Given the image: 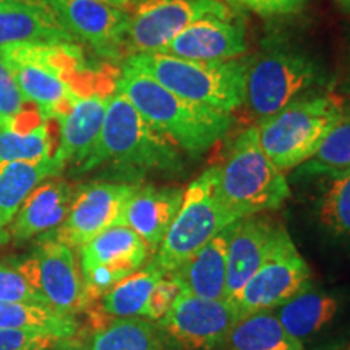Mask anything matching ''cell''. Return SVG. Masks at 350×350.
I'll return each mask as SVG.
<instances>
[{
    "instance_id": "cell-1",
    "label": "cell",
    "mask_w": 350,
    "mask_h": 350,
    "mask_svg": "<svg viewBox=\"0 0 350 350\" xmlns=\"http://www.w3.org/2000/svg\"><path fill=\"white\" fill-rule=\"evenodd\" d=\"M116 90L159 133L191 154L208 151L230 129V113L182 98L126 65H122Z\"/></svg>"
},
{
    "instance_id": "cell-2",
    "label": "cell",
    "mask_w": 350,
    "mask_h": 350,
    "mask_svg": "<svg viewBox=\"0 0 350 350\" xmlns=\"http://www.w3.org/2000/svg\"><path fill=\"white\" fill-rule=\"evenodd\" d=\"M106 163L165 172H177L183 165L178 148L144 120L133 104L117 90L109 98L103 129L93 150L78 165V170L88 172Z\"/></svg>"
},
{
    "instance_id": "cell-3",
    "label": "cell",
    "mask_w": 350,
    "mask_h": 350,
    "mask_svg": "<svg viewBox=\"0 0 350 350\" xmlns=\"http://www.w3.org/2000/svg\"><path fill=\"white\" fill-rule=\"evenodd\" d=\"M131 67L188 100L230 113L245 103L247 62H200L177 55L150 52L124 60Z\"/></svg>"
},
{
    "instance_id": "cell-4",
    "label": "cell",
    "mask_w": 350,
    "mask_h": 350,
    "mask_svg": "<svg viewBox=\"0 0 350 350\" xmlns=\"http://www.w3.org/2000/svg\"><path fill=\"white\" fill-rule=\"evenodd\" d=\"M332 94H306L258 122V138L266 156L282 172L304 165L344 113Z\"/></svg>"
},
{
    "instance_id": "cell-5",
    "label": "cell",
    "mask_w": 350,
    "mask_h": 350,
    "mask_svg": "<svg viewBox=\"0 0 350 350\" xmlns=\"http://www.w3.org/2000/svg\"><path fill=\"white\" fill-rule=\"evenodd\" d=\"M216 167L221 193L239 219L278 209L291 195L286 174L262 151L256 126L234 139Z\"/></svg>"
},
{
    "instance_id": "cell-6",
    "label": "cell",
    "mask_w": 350,
    "mask_h": 350,
    "mask_svg": "<svg viewBox=\"0 0 350 350\" xmlns=\"http://www.w3.org/2000/svg\"><path fill=\"white\" fill-rule=\"evenodd\" d=\"M239 221L219 188L217 167H209L187 187L177 216L157 248L154 261L174 273L219 232Z\"/></svg>"
},
{
    "instance_id": "cell-7",
    "label": "cell",
    "mask_w": 350,
    "mask_h": 350,
    "mask_svg": "<svg viewBox=\"0 0 350 350\" xmlns=\"http://www.w3.org/2000/svg\"><path fill=\"white\" fill-rule=\"evenodd\" d=\"M325 81L326 73L321 65L304 52H262L247 64L243 104L258 119H265Z\"/></svg>"
},
{
    "instance_id": "cell-8",
    "label": "cell",
    "mask_w": 350,
    "mask_h": 350,
    "mask_svg": "<svg viewBox=\"0 0 350 350\" xmlns=\"http://www.w3.org/2000/svg\"><path fill=\"white\" fill-rule=\"evenodd\" d=\"M0 60L10 70L23 98L41 109L46 119L64 116L80 99L65 75L62 51L57 44L0 47Z\"/></svg>"
},
{
    "instance_id": "cell-9",
    "label": "cell",
    "mask_w": 350,
    "mask_h": 350,
    "mask_svg": "<svg viewBox=\"0 0 350 350\" xmlns=\"http://www.w3.org/2000/svg\"><path fill=\"white\" fill-rule=\"evenodd\" d=\"M13 265L49 308L75 317L88 306L81 268L68 245L44 234L38 247Z\"/></svg>"
},
{
    "instance_id": "cell-10",
    "label": "cell",
    "mask_w": 350,
    "mask_h": 350,
    "mask_svg": "<svg viewBox=\"0 0 350 350\" xmlns=\"http://www.w3.org/2000/svg\"><path fill=\"white\" fill-rule=\"evenodd\" d=\"M126 52H161L187 26L204 16H234L222 0H138L131 3Z\"/></svg>"
},
{
    "instance_id": "cell-11",
    "label": "cell",
    "mask_w": 350,
    "mask_h": 350,
    "mask_svg": "<svg viewBox=\"0 0 350 350\" xmlns=\"http://www.w3.org/2000/svg\"><path fill=\"white\" fill-rule=\"evenodd\" d=\"M310 275L308 265L282 227L273 250L245 284L234 304L243 317L278 308L308 286Z\"/></svg>"
},
{
    "instance_id": "cell-12",
    "label": "cell",
    "mask_w": 350,
    "mask_h": 350,
    "mask_svg": "<svg viewBox=\"0 0 350 350\" xmlns=\"http://www.w3.org/2000/svg\"><path fill=\"white\" fill-rule=\"evenodd\" d=\"M242 317L234 301L204 299L180 291L159 323L169 339L178 347L211 350L224 342Z\"/></svg>"
},
{
    "instance_id": "cell-13",
    "label": "cell",
    "mask_w": 350,
    "mask_h": 350,
    "mask_svg": "<svg viewBox=\"0 0 350 350\" xmlns=\"http://www.w3.org/2000/svg\"><path fill=\"white\" fill-rule=\"evenodd\" d=\"M138 185L96 182L75 191L67 217L59 227L47 232L52 239L72 248H81L109 227L122 224L126 201Z\"/></svg>"
},
{
    "instance_id": "cell-14",
    "label": "cell",
    "mask_w": 350,
    "mask_h": 350,
    "mask_svg": "<svg viewBox=\"0 0 350 350\" xmlns=\"http://www.w3.org/2000/svg\"><path fill=\"white\" fill-rule=\"evenodd\" d=\"M64 28L107 60L129 57L126 33L129 10L113 7L103 0H47ZM124 59V60H125Z\"/></svg>"
},
{
    "instance_id": "cell-15",
    "label": "cell",
    "mask_w": 350,
    "mask_h": 350,
    "mask_svg": "<svg viewBox=\"0 0 350 350\" xmlns=\"http://www.w3.org/2000/svg\"><path fill=\"white\" fill-rule=\"evenodd\" d=\"M281 226L268 217L247 216L229 226L226 300L235 301L242 288L273 250Z\"/></svg>"
},
{
    "instance_id": "cell-16",
    "label": "cell",
    "mask_w": 350,
    "mask_h": 350,
    "mask_svg": "<svg viewBox=\"0 0 350 350\" xmlns=\"http://www.w3.org/2000/svg\"><path fill=\"white\" fill-rule=\"evenodd\" d=\"M161 52L200 62L235 60L247 52L243 25L234 16H204L187 26Z\"/></svg>"
},
{
    "instance_id": "cell-17",
    "label": "cell",
    "mask_w": 350,
    "mask_h": 350,
    "mask_svg": "<svg viewBox=\"0 0 350 350\" xmlns=\"http://www.w3.org/2000/svg\"><path fill=\"white\" fill-rule=\"evenodd\" d=\"M77 42L47 0H0V47Z\"/></svg>"
},
{
    "instance_id": "cell-18",
    "label": "cell",
    "mask_w": 350,
    "mask_h": 350,
    "mask_svg": "<svg viewBox=\"0 0 350 350\" xmlns=\"http://www.w3.org/2000/svg\"><path fill=\"white\" fill-rule=\"evenodd\" d=\"M77 188L59 175L34 188L7 229V242H25L54 230L67 217Z\"/></svg>"
},
{
    "instance_id": "cell-19",
    "label": "cell",
    "mask_w": 350,
    "mask_h": 350,
    "mask_svg": "<svg viewBox=\"0 0 350 350\" xmlns=\"http://www.w3.org/2000/svg\"><path fill=\"white\" fill-rule=\"evenodd\" d=\"M183 193L178 187H138L126 201L122 224L138 234L150 250H157L180 209Z\"/></svg>"
},
{
    "instance_id": "cell-20",
    "label": "cell",
    "mask_w": 350,
    "mask_h": 350,
    "mask_svg": "<svg viewBox=\"0 0 350 350\" xmlns=\"http://www.w3.org/2000/svg\"><path fill=\"white\" fill-rule=\"evenodd\" d=\"M111 96L94 94L80 98L67 113L55 119L59 124V138L54 159L64 169L68 164L78 167L93 150L103 129Z\"/></svg>"
},
{
    "instance_id": "cell-21",
    "label": "cell",
    "mask_w": 350,
    "mask_h": 350,
    "mask_svg": "<svg viewBox=\"0 0 350 350\" xmlns=\"http://www.w3.org/2000/svg\"><path fill=\"white\" fill-rule=\"evenodd\" d=\"M229 227L195 252L180 268L170 273L180 291L213 300H226Z\"/></svg>"
},
{
    "instance_id": "cell-22",
    "label": "cell",
    "mask_w": 350,
    "mask_h": 350,
    "mask_svg": "<svg viewBox=\"0 0 350 350\" xmlns=\"http://www.w3.org/2000/svg\"><path fill=\"white\" fill-rule=\"evenodd\" d=\"M64 167L54 157L41 161H16L0 167V243L7 242V229L28 195L46 178Z\"/></svg>"
},
{
    "instance_id": "cell-23",
    "label": "cell",
    "mask_w": 350,
    "mask_h": 350,
    "mask_svg": "<svg viewBox=\"0 0 350 350\" xmlns=\"http://www.w3.org/2000/svg\"><path fill=\"white\" fill-rule=\"evenodd\" d=\"M150 255L148 245L129 226L117 224L100 232L80 248L81 269L93 266H113L129 273L142 268Z\"/></svg>"
},
{
    "instance_id": "cell-24",
    "label": "cell",
    "mask_w": 350,
    "mask_h": 350,
    "mask_svg": "<svg viewBox=\"0 0 350 350\" xmlns=\"http://www.w3.org/2000/svg\"><path fill=\"white\" fill-rule=\"evenodd\" d=\"M338 308L336 297L308 284L286 304L278 306L274 314L294 338L304 340L329 325Z\"/></svg>"
},
{
    "instance_id": "cell-25",
    "label": "cell",
    "mask_w": 350,
    "mask_h": 350,
    "mask_svg": "<svg viewBox=\"0 0 350 350\" xmlns=\"http://www.w3.org/2000/svg\"><path fill=\"white\" fill-rule=\"evenodd\" d=\"M222 344L227 350H305L271 310L245 314Z\"/></svg>"
},
{
    "instance_id": "cell-26",
    "label": "cell",
    "mask_w": 350,
    "mask_h": 350,
    "mask_svg": "<svg viewBox=\"0 0 350 350\" xmlns=\"http://www.w3.org/2000/svg\"><path fill=\"white\" fill-rule=\"evenodd\" d=\"M77 329L75 317L55 312L44 304L0 301V331L49 332L70 339Z\"/></svg>"
},
{
    "instance_id": "cell-27",
    "label": "cell",
    "mask_w": 350,
    "mask_h": 350,
    "mask_svg": "<svg viewBox=\"0 0 350 350\" xmlns=\"http://www.w3.org/2000/svg\"><path fill=\"white\" fill-rule=\"evenodd\" d=\"M165 274L167 273L152 260L150 265L126 275L111 288L103 297V310L117 318L144 317L152 291Z\"/></svg>"
},
{
    "instance_id": "cell-28",
    "label": "cell",
    "mask_w": 350,
    "mask_h": 350,
    "mask_svg": "<svg viewBox=\"0 0 350 350\" xmlns=\"http://www.w3.org/2000/svg\"><path fill=\"white\" fill-rule=\"evenodd\" d=\"M318 203L319 224L332 235L350 237V169L323 174Z\"/></svg>"
},
{
    "instance_id": "cell-29",
    "label": "cell",
    "mask_w": 350,
    "mask_h": 350,
    "mask_svg": "<svg viewBox=\"0 0 350 350\" xmlns=\"http://www.w3.org/2000/svg\"><path fill=\"white\" fill-rule=\"evenodd\" d=\"M52 120L46 119L36 129L21 131L0 129V167L16 161H41L54 157V131Z\"/></svg>"
},
{
    "instance_id": "cell-30",
    "label": "cell",
    "mask_w": 350,
    "mask_h": 350,
    "mask_svg": "<svg viewBox=\"0 0 350 350\" xmlns=\"http://www.w3.org/2000/svg\"><path fill=\"white\" fill-rule=\"evenodd\" d=\"M91 350H161L150 323L137 318H119L94 334Z\"/></svg>"
},
{
    "instance_id": "cell-31",
    "label": "cell",
    "mask_w": 350,
    "mask_h": 350,
    "mask_svg": "<svg viewBox=\"0 0 350 350\" xmlns=\"http://www.w3.org/2000/svg\"><path fill=\"white\" fill-rule=\"evenodd\" d=\"M308 174H331L350 169V109L344 111L342 117L319 144L318 151L304 164Z\"/></svg>"
},
{
    "instance_id": "cell-32",
    "label": "cell",
    "mask_w": 350,
    "mask_h": 350,
    "mask_svg": "<svg viewBox=\"0 0 350 350\" xmlns=\"http://www.w3.org/2000/svg\"><path fill=\"white\" fill-rule=\"evenodd\" d=\"M29 100L21 94L15 78L0 60V126L8 129L28 107Z\"/></svg>"
},
{
    "instance_id": "cell-33",
    "label": "cell",
    "mask_w": 350,
    "mask_h": 350,
    "mask_svg": "<svg viewBox=\"0 0 350 350\" xmlns=\"http://www.w3.org/2000/svg\"><path fill=\"white\" fill-rule=\"evenodd\" d=\"M0 301H31L42 304L41 297L29 286L13 261L0 262Z\"/></svg>"
},
{
    "instance_id": "cell-34",
    "label": "cell",
    "mask_w": 350,
    "mask_h": 350,
    "mask_svg": "<svg viewBox=\"0 0 350 350\" xmlns=\"http://www.w3.org/2000/svg\"><path fill=\"white\" fill-rule=\"evenodd\" d=\"M64 340L49 332L0 331V350H52Z\"/></svg>"
},
{
    "instance_id": "cell-35",
    "label": "cell",
    "mask_w": 350,
    "mask_h": 350,
    "mask_svg": "<svg viewBox=\"0 0 350 350\" xmlns=\"http://www.w3.org/2000/svg\"><path fill=\"white\" fill-rule=\"evenodd\" d=\"M178 292H180V286L175 281L174 275L167 273L156 284L154 291H152L150 297V301H148L144 317L154 319V321H161L164 314L169 312L170 306H172L174 300L177 299Z\"/></svg>"
},
{
    "instance_id": "cell-36",
    "label": "cell",
    "mask_w": 350,
    "mask_h": 350,
    "mask_svg": "<svg viewBox=\"0 0 350 350\" xmlns=\"http://www.w3.org/2000/svg\"><path fill=\"white\" fill-rule=\"evenodd\" d=\"M229 7L242 8L260 16L288 15L300 10L305 0H222Z\"/></svg>"
},
{
    "instance_id": "cell-37",
    "label": "cell",
    "mask_w": 350,
    "mask_h": 350,
    "mask_svg": "<svg viewBox=\"0 0 350 350\" xmlns=\"http://www.w3.org/2000/svg\"><path fill=\"white\" fill-rule=\"evenodd\" d=\"M103 2L111 3V5H113V7L124 8V10H130V7H131V3H133V0H103Z\"/></svg>"
},
{
    "instance_id": "cell-38",
    "label": "cell",
    "mask_w": 350,
    "mask_h": 350,
    "mask_svg": "<svg viewBox=\"0 0 350 350\" xmlns=\"http://www.w3.org/2000/svg\"><path fill=\"white\" fill-rule=\"evenodd\" d=\"M52 350H83L81 347H78V345H73L68 342V339H65L64 342H60L57 347H54Z\"/></svg>"
},
{
    "instance_id": "cell-39",
    "label": "cell",
    "mask_w": 350,
    "mask_h": 350,
    "mask_svg": "<svg viewBox=\"0 0 350 350\" xmlns=\"http://www.w3.org/2000/svg\"><path fill=\"white\" fill-rule=\"evenodd\" d=\"M338 3L342 7V10L350 13V0H338Z\"/></svg>"
},
{
    "instance_id": "cell-40",
    "label": "cell",
    "mask_w": 350,
    "mask_h": 350,
    "mask_svg": "<svg viewBox=\"0 0 350 350\" xmlns=\"http://www.w3.org/2000/svg\"><path fill=\"white\" fill-rule=\"evenodd\" d=\"M342 350H350V345H347V347H345V349H342Z\"/></svg>"
},
{
    "instance_id": "cell-41",
    "label": "cell",
    "mask_w": 350,
    "mask_h": 350,
    "mask_svg": "<svg viewBox=\"0 0 350 350\" xmlns=\"http://www.w3.org/2000/svg\"><path fill=\"white\" fill-rule=\"evenodd\" d=\"M0 129H2V126H0Z\"/></svg>"
}]
</instances>
